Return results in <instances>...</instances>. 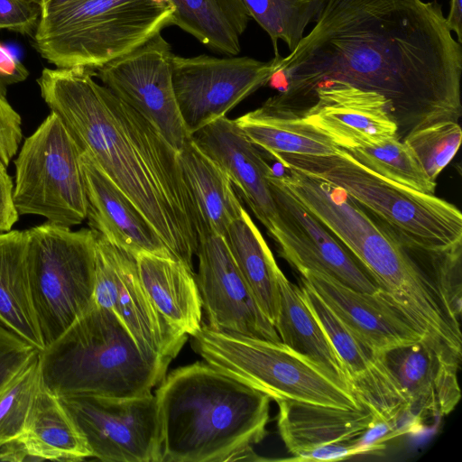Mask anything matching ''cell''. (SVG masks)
<instances>
[{
	"label": "cell",
	"instance_id": "ee69618b",
	"mask_svg": "<svg viewBox=\"0 0 462 462\" xmlns=\"http://www.w3.org/2000/svg\"><path fill=\"white\" fill-rule=\"evenodd\" d=\"M462 0H450V9L448 16L446 17V23L450 30L456 33L457 42L462 43Z\"/></svg>",
	"mask_w": 462,
	"mask_h": 462
},
{
	"label": "cell",
	"instance_id": "9c48e42d",
	"mask_svg": "<svg viewBox=\"0 0 462 462\" xmlns=\"http://www.w3.org/2000/svg\"><path fill=\"white\" fill-rule=\"evenodd\" d=\"M27 231L31 291L46 347L94 302L96 231L49 222Z\"/></svg>",
	"mask_w": 462,
	"mask_h": 462
},
{
	"label": "cell",
	"instance_id": "44dd1931",
	"mask_svg": "<svg viewBox=\"0 0 462 462\" xmlns=\"http://www.w3.org/2000/svg\"><path fill=\"white\" fill-rule=\"evenodd\" d=\"M192 141L217 162L258 220L269 232L276 219V207L269 177L273 169L260 148L223 117L191 134Z\"/></svg>",
	"mask_w": 462,
	"mask_h": 462
},
{
	"label": "cell",
	"instance_id": "7bdbcfd3",
	"mask_svg": "<svg viewBox=\"0 0 462 462\" xmlns=\"http://www.w3.org/2000/svg\"><path fill=\"white\" fill-rule=\"evenodd\" d=\"M30 72L0 41V92L6 93V87L24 81Z\"/></svg>",
	"mask_w": 462,
	"mask_h": 462
},
{
	"label": "cell",
	"instance_id": "ac0fdd59",
	"mask_svg": "<svg viewBox=\"0 0 462 462\" xmlns=\"http://www.w3.org/2000/svg\"><path fill=\"white\" fill-rule=\"evenodd\" d=\"M304 119L337 147L351 150L399 138L398 126L382 95L343 82L318 88Z\"/></svg>",
	"mask_w": 462,
	"mask_h": 462
},
{
	"label": "cell",
	"instance_id": "9a60e30c",
	"mask_svg": "<svg viewBox=\"0 0 462 462\" xmlns=\"http://www.w3.org/2000/svg\"><path fill=\"white\" fill-rule=\"evenodd\" d=\"M269 181L277 216L268 233L282 257L299 273L319 272L363 292L381 291L340 240L282 185L275 171Z\"/></svg>",
	"mask_w": 462,
	"mask_h": 462
},
{
	"label": "cell",
	"instance_id": "f1b7e54d",
	"mask_svg": "<svg viewBox=\"0 0 462 462\" xmlns=\"http://www.w3.org/2000/svg\"><path fill=\"white\" fill-rule=\"evenodd\" d=\"M277 280L279 308L274 328L281 341L349 386L340 359L308 306L301 288L290 282L282 270Z\"/></svg>",
	"mask_w": 462,
	"mask_h": 462
},
{
	"label": "cell",
	"instance_id": "d6986e66",
	"mask_svg": "<svg viewBox=\"0 0 462 462\" xmlns=\"http://www.w3.org/2000/svg\"><path fill=\"white\" fill-rule=\"evenodd\" d=\"M310 287L340 321L375 354L423 340L411 321L380 291H356L315 271L300 273Z\"/></svg>",
	"mask_w": 462,
	"mask_h": 462
},
{
	"label": "cell",
	"instance_id": "5bb4252c",
	"mask_svg": "<svg viewBox=\"0 0 462 462\" xmlns=\"http://www.w3.org/2000/svg\"><path fill=\"white\" fill-rule=\"evenodd\" d=\"M172 54L170 43L158 33L135 50L97 69L96 77L180 152L191 135L174 93Z\"/></svg>",
	"mask_w": 462,
	"mask_h": 462
},
{
	"label": "cell",
	"instance_id": "5b68a950",
	"mask_svg": "<svg viewBox=\"0 0 462 462\" xmlns=\"http://www.w3.org/2000/svg\"><path fill=\"white\" fill-rule=\"evenodd\" d=\"M43 385L60 398H132L152 393L170 363L145 354L110 310L93 302L39 354Z\"/></svg>",
	"mask_w": 462,
	"mask_h": 462
},
{
	"label": "cell",
	"instance_id": "f35d334b",
	"mask_svg": "<svg viewBox=\"0 0 462 462\" xmlns=\"http://www.w3.org/2000/svg\"><path fill=\"white\" fill-rule=\"evenodd\" d=\"M23 139L22 118L0 92V162L8 167Z\"/></svg>",
	"mask_w": 462,
	"mask_h": 462
},
{
	"label": "cell",
	"instance_id": "836d02e7",
	"mask_svg": "<svg viewBox=\"0 0 462 462\" xmlns=\"http://www.w3.org/2000/svg\"><path fill=\"white\" fill-rule=\"evenodd\" d=\"M39 354L0 389V448L23 432L42 381Z\"/></svg>",
	"mask_w": 462,
	"mask_h": 462
},
{
	"label": "cell",
	"instance_id": "e575fe53",
	"mask_svg": "<svg viewBox=\"0 0 462 462\" xmlns=\"http://www.w3.org/2000/svg\"><path fill=\"white\" fill-rule=\"evenodd\" d=\"M462 140L457 121L443 120L409 133L403 142L411 149L429 178L436 181L456 155Z\"/></svg>",
	"mask_w": 462,
	"mask_h": 462
},
{
	"label": "cell",
	"instance_id": "74e56055",
	"mask_svg": "<svg viewBox=\"0 0 462 462\" xmlns=\"http://www.w3.org/2000/svg\"><path fill=\"white\" fill-rule=\"evenodd\" d=\"M42 10L29 0H0V30L32 36Z\"/></svg>",
	"mask_w": 462,
	"mask_h": 462
},
{
	"label": "cell",
	"instance_id": "cb8c5ba5",
	"mask_svg": "<svg viewBox=\"0 0 462 462\" xmlns=\"http://www.w3.org/2000/svg\"><path fill=\"white\" fill-rule=\"evenodd\" d=\"M178 157L194 205L199 240L213 235L224 236L244 208L231 180L191 137Z\"/></svg>",
	"mask_w": 462,
	"mask_h": 462
},
{
	"label": "cell",
	"instance_id": "30bf717a",
	"mask_svg": "<svg viewBox=\"0 0 462 462\" xmlns=\"http://www.w3.org/2000/svg\"><path fill=\"white\" fill-rule=\"evenodd\" d=\"M81 151L54 113L25 138L14 160L13 202L19 215H34L71 227L87 218Z\"/></svg>",
	"mask_w": 462,
	"mask_h": 462
},
{
	"label": "cell",
	"instance_id": "8d00e7d4",
	"mask_svg": "<svg viewBox=\"0 0 462 462\" xmlns=\"http://www.w3.org/2000/svg\"><path fill=\"white\" fill-rule=\"evenodd\" d=\"M39 352L0 323V389Z\"/></svg>",
	"mask_w": 462,
	"mask_h": 462
},
{
	"label": "cell",
	"instance_id": "2e32d148",
	"mask_svg": "<svg viewBox=\"0 0 462 462\" xmlns=\"http://www.w3.org/2000/svg\"><path fill=\"white\" fill-rule=\"evenodd\" d=\"M196 277L210 328L251 337L281 341L238 269L224 236L199 238Z\"/></svg>",
	"mask_w": 462,
	"mask_h": 462
},
{
	"label": "cell",
	"instance_id": "7402d4cb",
	"mask_svg": "<svg viewBox=\"0 0 462 462\" xmlns=\"http://www.w3.org/2000/svg\"><path fill=\"white\" fill-rule=\"evenodd\" d=\"M80 165L88 201L86 219L91 229L135 256L149 253L173 257L143 214L83 152Z\"/></svg>",
	"mask_w": 462,
	"mask_h": 462
},
{
	"label": "cell",
	"instance_id": "d590c367",
	"mask_svg": "<svg viewBox=\"0 0 462 462\" xmlns=\"http://www.w3.org/2000/svg\"><path fill=\"white\" fill-rule=\"evenodd\" d=\"M462 243L437 253H428L431 267L429 274L441 305L454 327L460 330ZM461 331V330H460Z\"/></svg>",
	"mask_w": 462,
	"mask_h": 462
},
{
	"label": "cell",
	"instance_id": "603a6c76",
	"mask_svg": "<svg viewBox=\"0 0 462 462\" xmlns=\"http://www.w3.org/2000/svg\"><path fill=\"white\" fill-rule=\"evenodd\" d=\"M277 403L279 433L292 457L319 446L355 440L374 418L365 404L339 409L288 400Z\"/></svg>",
	"mask_w": 462,
	"mask_h": 462
},
{
	"label": "cell",
	"instance_id": "4dcf8cb0",
	"mask_svg": "<svg viewBox=\"0 0 462 462\" xmlns=\"http://www.w3.org/2000/svg\"><path fill=\"white\" fill-rule=\"evenodd\" d=\"M173 25L189 33L211 51L236 56L250 14L243 0H170Z\"/></svg>",
	"mask_w": 462,
	"mask_h": 462
},
{
	"label": "cell",
	"instance_id": "484cf974",
	"mask_svg": "<svg viewBox=\"0 0 462 462\" xmlns=\"http://www.w3.org/2000/svg\"><path fill=\"white\" fill-rule=\"evenodd\" d=\"M234 121L253 143L272 156L330 155L339 148L310 125L301 111L273 97Z\"/></svg>",
	"mask_w": 462,
	"mask_h": 462
},
{
	"label": "cell",
	"instance_id": "ba28073f",
	"mask_svg": "<svg viewBox=\"0 0 462 462\" xmlns=\"http://www.w3.org/2000/svg\"><path fill=\"white\" fill-rule=\"evenodd\" d=\"M206 363L266 394L339 409H359L352 389L282 341L216 330L208 325L192 336Z\"/></svg>",
	"mask_w": 462,
	"mask_h": 462
},
{
	"label": "cell",
	"instance_id": "d6a6232c",
	"mask_svg": "<svg viewBox=\"0 0 462 462\" xmlns=\"http://www.w3.org/2000/svg\"><path fill=\"white\" fill-rule=\"evenodd\" d=\"M346 151L386 180L421 193H435L436 181L429 178L411 149L399 138Z\"/></svg>",
	"mask_w": 462,
	"mask_h": 462
},
{
	"label": "cell",
	"instance_id": "8992f818",
	"mask_svg": "<svg viewBox=\"0 0 462 462\" xmlns=\"http://www.w3.org/2000/svg\"><path fill=\"white\" fill-rule=\"evenodd\" d=\"M273 157L283 168L342 189L409 250L437 253L462 243V214L455 205L386 180L344 149L330 155Z\"/></svg>",
	"mask_w": 462,
	"mask_h": 462
},
{
	"label": "cell",
	"instance_id": "277c9868",
	"mask_svg": "<svg viewBox=\"0 0 462 462\" xmlns=\"http://www.w3.org/2000/svg\"><path fill=\"white\" fill-rule=\"evenodd\" d=\"M276 174L352 253L384 295L435 347H456L460 332L446 314L428 273L397 238L342 189L297 170Z\"/></svg>",
	"mask_w": 462,
	"mask_h": 462
},
{
	"label": "cell",
	"instance_id": "52a82bcc",
	"mask_svg": "<svg viewBox=\"0 0 462 462\" xmlns=\"http://www.w3.org/2000/svg\"><path fill=\"white\" fill-rule=\"evenodd\" d=\"M170 0H72L41 16L32 35L56 68L96 71L173 25Z\"/></svg>",
	"mask_w": 462,
	"mask_h": 462
},
{
	"label": "cell",
	"instance_id": "f546056e",
	"mask_svg": "<svg viewBox=\"0 0 462 462\" xmlns=\"http://www.w3.org/2000/svg\"><path fill=\"white\" fill-rule=\"evenodd\" d=\"M224 238L260 309L274 327L279 308L281 271L262 233L243 208Z\"/></svg>",
	"mask_w": 462,
	"mask_h": 462
},
{
	"label": "cell",
	"instance_id": "4316f807",
	"mask_svg": "<svg viewBox=\"0 0 462 462\" xmlns=\"http://www.w3.org/2000/svg\"><path fill=\"white\" fill-rule=\"evenodd\" d=\"M27 230L0 232V323L39 351L45 345L32 297Z\"/></svg>",
	"mask_w": 462,
	"mask_h": 462
},
{
	"label": "cell",
	"instance_id": "7c38bea8",
	"mask_svg": "<svg viewBox=\"0 0 462 462\" xmlns=\"http://www.w3.org/2000/svg\"><path fill=\"white\" fill-rule=\"evenodd\" d=\"M275 60L274 57L261 61L247 56L172 54L174 93L189 134L226 117L244 99L266 86L275 69Z\"/></svg>",
	"mask_w": 462,
	"mask_h": 462
},
{
	"label": "cell",
	"instance_id": "4fadbf2b",
	"mask_svg": "<svg viewBox=\"0 0 462 462\" xmlns=\"http://www.w3.org/2000/svg\"><path fill=\"white\" fill-rule=\"evenodd\" d=\"M94 302L112 310L147 355L168 363L187 340L153 305L138 271L136 257L96 232Z\"/></svg>",
	"mask_w": 462,
	"mask_h": 462
},
{
	"label": "cell",
	"instance_id": "60d3db41",
	"mask_svg": "<svg viewBox=\"0 0 462 462\" xmlns=\"http://www.w3.org/2000/svg\"><path fill=\"white\" fill-rule=\"evenodd\" d=\"M355 456H359L354 445V440L349 442H337L319 446L306 450L299 456L288 458L291 461H317L329 462L344 460Z\"/></svg>",
	"mask_w": 462,
	"mask_h": 462
},
{
	"label": "cell",
	"instance_id": "f6af8a7d",
	"mask_svg": "<svg viewBox=\"0 0 462 462\" xmlns=\"http://www.w3.org/2000/svg\"><path fill=\"white\" fill-rule=\"evenodd\" d=\"M29 1H32V2L36 3V4L39 5L41 0H29Z\"/></svg>",
	"mask_w": 462,
	"mask_h": 462
},
{
	"label": "cell",
	"instance_id": "b9f144b4",
	"mask_svg": "<svg viewBox=\"0 0 462 462\" xmlns=\"http://www.w3.org/2000/svg\"><path fill=\"white\" fill-rule=\"evenodd\" d=\"M14 183L7 171V167L0 162V232L12 229L18 220L13 202Z\"/></svg>",
	"mask_w": 462,
	"mask_h": 462
},
{
	"label": "cell",
	"instance_id": "e0dca14e",
	"mask_svg": "<svg viewBox=\"0 0 462 462\" xmlns=\"http://www.w3.org/2000/svg\"><path fill=\"white\" fill-rule=\"evenodd\" d=\"M303 297L333 346L345 369L347 382L362 404L375 416L398 421L410 430L417 423L404 395L384 365L382 356L356 337L307 285Z\"/></svg>",
	"mask_w": 462,
	"mask_h": 462
},
{
	"label": "cell",
	"instance_id": "ffe728a7",
	"mask_svg": "<svg viewBox=\"0 0 462 462\" xmlns=\"http://www.w3.org/2000/svg\"><path fill=\"white\" fill-rule=\"evenodd\" d=\"M381 356L411 412L420 420L442 418L456 408L461 397L457 379L460 360L439 353L424 340L392 348Z\"/></svg>",
	"mask_w": 462,
	"mask_h": 462
},
{
	"label": "cell",
	"instance_id": "d4e9b609",
	"mask_svg": "<svg viewBox=\"0 0 462 462\" xmlns=\"http://www.w3.org/2000/svg\"><path fill=\"white\" fill-rule=\"evenodd\" d=\"M135 257L155 308L175 329L194 336L202 326V304L193 271L170 256L142 253Z\"/></svg>",
	"mask_w": 462,
	"mask_h": 462
},
{
	"label": "cell",
	"instance_id": "6da1fadb",
	"mask_svg": "<svg viewBox=\"0 0 462 462\" xmlns=\"http://www.w3.org/2000/svg\"><path fill=\"white\" fill-rule=\"evenodd\" d=\"M310 32L274 56L267 85L298 109L315 90L343 82L382 95L401 141L461 116L462 47L441 6L423 0H328Z\"/></svg>",
	"mask_w": 462,
	"mask_h": 462
},
{
	"label": "cell",
	"instance_id": "1f68e13d",
	"mask_svg": "<svg viewBox=\"0 0 462 462\" xmlns=\"http://www.w3.org/2000/svg\"><path fill=\"white\" fill-rule=\"evenodd\" d=\"M328 0H243L250 17L268 33L274 56L278 41L291 51L304 36L306 27L319 17Z\"/></svg>",
	"mask_w": 462,
	"mask_h": 462
},
{
	"label": "cell",
	"instance_id": "8fae6325",
	"mask_svg": "<svg viewBox=\"0 0 462 462\" xmlns=\"http://www.w3.org/2000/svg\"><path fill=\"white\" fill-rule=\"evenodd\" d=\"M83 435L91 457L110 462H161L162 430L155 394L132 398H60Z\"/></svg>",
	"mask_w": 462,
	"mask_h": 462
},
{
	"label": "cell",
	"instance_id": "3957f363",
	"mask_svg": "<svg viewBox=\"0 0 462 462\" xmlns=\"http://www.w3.org/2000/svg\"><path fill=\"white\" fill-rule=\"evenodd\" d=\"M156 400L161 462L255 460L266 436L271 399L208 363L173 370Z\"/></svg>",
	"mask_w": 462,
	"mask_h": 462
},
{
	"label": "cell",
	"instance_id": "7a4b0ae2",
	"mask_svg": "<svg viewBox=\"0 0 462 462\" xmlns=\"http://www.w3.org/2000/svg\"><path fill=\"white\" fill-rule=\"evenodd\" d=\"M94 77L96 71L83 68H44L36 81L80 151L138 208L171 255L193 271L198 225L178 152Z\"/></svg>",
	"mask_w": 462,
	"mask_h": 462
},
{
	"label": "cell",
	"instance_id": "83f0119b",
	"mask_svg": "<svg viewBox=\"0 0 462 462\" xmlns=\"http://www.w3.org/2000/svg\"><path fill=\"white\" fill-rule=\"evenodd\" d=\"M17 440L30 461H81L91 457L83 435L61 400L42 381Z\"/></svg>",
	"mask_w": 462,
	"mask_h": 462
},
{
	"label": "cell",
	"instance_id": "ab89813d",
	"mask_svg": "<svg viewBox=\"0 0 462 462\" xmlns=\"http://www.w3.org/2000/svg\"><path fill=\"white\" fill-rule=\"evenodd\" d=\"M407 434L405 429L395 420L375 416L368 428L354 440L358 455H365L385 448L391 439Z\"/></svg>",
	"mask_w": 462,
	"mask_h": 462
}]
</instances>
